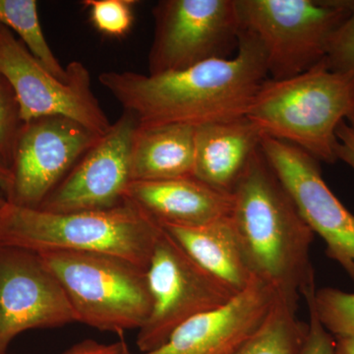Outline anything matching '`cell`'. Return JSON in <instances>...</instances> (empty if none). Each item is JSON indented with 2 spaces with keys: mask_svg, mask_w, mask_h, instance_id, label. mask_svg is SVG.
<instances>
[{
  "mask_svg": "<svg viewBox=\"0 0 354 354\" xmlns=\"http://www.w3.org/2000/svg\"><path fill=\"white\" fill-rule=\"evenodd\" d=\"M102 136L64 116L24 122L14 149L6 201L39 209Z\"/></svg>",
  "mask_w": 354,
  "mask_h": 354,
  "instance_id": "cell-10",
  "label": "cell"
},
{
  "mask_svg": "<svg viewBox=\"0 0 354 354\" xmlns=\"http://www.w3.org/2000/svg\"><path fill=\"white\" fill-rule=\"evenodd\" d=\"M306 302L309 310L308 330L299 354H337L335 337L324 328L311 302Z\"/></svg>",
  "mask_w": 354,
  "mask_h": 354,
  "instance_id": "cell-25",
  "label": "cell"
},
{
  "mask_svg": "<svg viewBox=\"0 0 354 354\" xmlns=\"http://www.w3.org/2000/svg\"><path fill=\"white\" fill-rule=\"evenodd\" d=\"M304 297L313 305L319 320L333 337H354V293L313 288Z\"/></svg>",
  "mask_w": 354,
  "mask_h": 354,
  "instance_id": "cell-21",
  "label": "cell"
},
{
  "mask_svg": "<svg viewBox=\"0 0 354 354\" xmlns=\"http://www.w3.org/2000/svg\"><path fill=\"white\" fill-rule=\"evenodd\" d=\"M194 162L195 127L183 124L138 127L132 147V181L192 177Z\"/></svg>",
  "mask_w": 354,
  "mask_h": 354,
  "instance_id": "cell-18",
  "label": "cell"
},
{
  "mask_svg": "<svg viewBox=\"0 0 354 354\" xmlns=\"http://www.w3.org/2000/svg\"><path fill=\"white\" fill-rule=\"evenodd\" d=\"M65 68L66 82L50 73L10 30L0 25V72L15 92L23 121L64 116L106 134L111 122L93 93L87 67L75 60Z\"/></svg>",
  "mask_w": 354,
  "mask_h": 354,
  "instance_id": "cell-9",
  "label": "cell"
},
{
  "mask_svg": "<svg viewBox=\"0 0 354 354\" xmlns=\"http://www.w3.org/2000/svg\"><path fill=\"white\" fill-rule=\"evenodd\" d=\"M146 276L152 308L137 334L140 353L158 348L179 326L221 308L239 295L203 269L165 230Z\"/></svg>",
  "mask_w": 354,
  "mask_h": 354,
  "instance_id": "cell-7",
  "label": "cell"
},
{
  "mask_svg": "<svg viewBox=\"0 0 354 354\" xmlns=\"http://www.w3.org/2000/svg\"><path fill=\"white\" fill-rule=\"evenodd\" d=\"M82 3L93 26L102 34L120 38L131 29L135 0H85Z\"/></svg>",
  "mask_w": 354,
  "mask_h": 354,
  "instance_id": "cell-22",
  "label": "cell"
},
{
  "mask_svg": "<svg viewBox=\"0 0 354 354\" xmlns=\"http://www.w3.org/2000/svg\"><path fill=\"white\" fill-rule=\"evenodd\" d=\"M162 225L125 202L113 209L50 213L6 202L0 216V244L37 253L50 251L113 256L147 270Z\"/></svg>",
  "mask_w": 354,
  "mask_h": 354,
  "instance_id": "cell-3",
  "label": "cell"
},
{
  "mask_svg": "<svg viewBox=\"0 0 354 354\" xmlns=\"http://www.w3.org/2000/svg\"><path fill=\"white\" fill-rule=\"evenodd\" d=\"M0 25L17 34L26 48L50 73L64 82L68 81V72L59 64L44 37L38 2L0 0Z\"/></svg>",
  "mask_w": 354,
  "mask_h": 354,
  "instance_id": "cell-20",
  "label": "cell"
},
{
  "mask_svg": "<svg viewBox=\"0 0 354 354\" xmlns=\"http://www.w3.org/2000/svg\"><path fill=\"white\" fill-rule=\"evenodd\" d=\"M274 301L272 288L256 279L225 306L179 326L158 348L128 354H234L259 328Z\"/></svg>",
  "mask_w": 354,
  "mask_h": 354,
  "instance_id": "cell-14",
  "label": "cell"
},
{
  "mask_svg": "<svg viewBox=\"0 0 354 354\" xmlns=\"http://www.w3.org/2000/svg\"><path fill=\"white\" fill-rule=\"evenodd\" d=\"M6 199L4 195L0 192V216H1L2 209H3L4 204H6Z\"/></svg>",
  "mask_w": 354,
  "mask_h": 354,
  "instance_id": "cell-30",
  "label": "cell"
},
{
  "mask_svg": "<svg viewBox=\"0 0 354 354\" xmlns=\"http://www.w3.org/2000/svg\"><path fill=\"white\" fill-rule=\"evenodd\" d=\"M209 274L241 293L256 279L232 218L199 227H162Z\"/></svg>",
  "mask_w": 354,
  "mask_h": 354,
  "instance_id": "cell-17",
  "label": "cell"
},
{
  "mask_svg": "<svg viewBox=\"0 0 354 354\" xmlns=\"http://www.w3.org/2000/svg\"><path fill=\"white\" fill-rule=\"evenodd\" d=\"M337 354H354V337H335Z\"/></svg>",
  "mask_w": 354,
  "mask_h": 354,
  "instance_id": "cell-29",
  "label": "cell"
},
{
  "mask_svg": "<svg viewBox=\"0 0 354 354\" xmlns=\"http://www.w3.org/2000/svg\"><path fill=\"white\" fill-rule=\"evenodd\" d=\"M232 194L230 216L254 276L272 288L277 299L297 311L299 298L315 288L310 261L315 234L261 147Z\"/></svg>",
  "mask_w": 354,
  "mask_h": 354,
  "instance_id": "cell-2",
  "label": "cell"
},
{
  "mask_svg": "<svg viewBox=\"0 0 354 354\" xmlns=\"http://www.w3.org/2000/svg\"><path fill=\"white\" fill-rule=\"evenodd\" d=\"M264 136L301 149L319 162H337V130L354 127V73L325 62L299 75L263 82L246 113Z\"/></svg>",
  "mask_w": 354,
  "mask_h": 354,
  "instance_id": "cell-4",
  "label": "cell"
},
{
  "mask_svg": "<svg viewBox=\"0 0 354 354\" xmlns=\"http://www.w3.org/2000/svg\"><path fill=\"white\" fill-rule=\"evenodd\" d=\"M129 351L124 342L102 344L94 339H85L74 344L64 354H128Z\"/></svg>",
  "mask_w": 354,
  "mask_h": 354,
  "instance_id": "cell-26",
  "label": "cell"
},
{
  "mask_svg": "<svg viewBox=\"0 0 354 354\" xmlns=\"http://www.w3.org/2000/svg\"><path fill=\"white\" fill-rule=\"evenodd\" d=\"M11 179L12 176H11L10 167L0 158V192L4 195V197L10 189Z\"/></svg>",
  "mask_w": 354,
  "mask_h": 354,
  "instance_id": "cell-28",
  "label": "cell"
},
{
  "mask_svg": "<svg viewBox=\"0 0 354 354\" xmlns=\"http://www.w3.org/2000/svg\"><path fill=\"white\" fill-rule=\"evenodd\" d=\"M138 127L137 118L123 111L39 209L64 214L124 204L132 183V147Z\"/></svg>",
  "mask_w": 354,
  "mask_h": 354,
  "instance_id": "cell-13",
  "label": "cell"
},
{
  "mask_svg": "<svg viewBox=\"0 0 354 354\" xmlns=\"http://www.w3.org/2000/svg\"><path fill=\"white\" fill-rule=\"evenodd\" d=\"M268 78L264 50L245 31H241L234 57L216 58L157 75L131 71L99 75L100 84L123 111L137 118L140 127H198L241 118Z\"/></svg>",
  "mask_w": 354,
  "mask_h": 354,
  "instance_id": "cell-1",
  "label": "cell"
},
{
  "mask_svg": "<svg viewBox=\"0 0 354 354\" xmlns=\"http://www.w3.org/2000/svg\"><path fill=\"white\" fill-rule=\"evenodd\" d=\"M23 124L24 121L15 92L0 72V158L9 167Z\"/></svg>",
  "mask_w": 354,
  "mask_h": 354,
  "instance_id": "cell-23",
  "label": "cell"
},
{
  "mask_svg": "<svg viewBox=\"0 0 354 354\" xmlns=\"http://www.w3.org/2000/svg\"><path fill=\"white\" fill-rule=\"evenodd\" d=\"M125 202L138 207L162 227H199L230 216L232 194L192 176L132 181Z\"/></svg>",
  "mask_w": 354,
  "mask_h": 354,
  "instance_id": "cell-15",
  "label": "cell"
},
{
  "mask_svg": "<svg viewBox=\"0 0 354 354\" xmlns=\"http://www.w3.org/2000/svg\"><path fill=\"white\" fill-rule=\"evenodd\" d=\"M337 158L354 171V127L344 121L337 130Z\"/></svg>",
  "mask_w": 354,
  "mask_h": 354,
  "instance_id": "cell-27",
  "label": "cell"
},
{
  "mask_svg": "<svg viewBox=\"0 0 354 354\" xmlns=\"http://www.w3.org/2000/svg\"><path fill=\"white\" fill-rule=\"evenodd\" d=\"M38 254L64 288L77 322L122 335L148 320L152 298L146 270L104 254Z\"/></svg>",
  "mask_w": 354,
  "mask_h": 354,
  "instance_id": "cell-5",
  "label": "cell"
},
{
  "mask_svg": "<svg viewBox=\"0 0 354 354\" xmlns=\"http://www.w3.org/2000/svg\"><path fill=\"white\" fill-rule=\"evenodd\" d=\"M261 150L326 252L354 281V215L323 179L318 160L285 141L263 136Z\"/></svg>",
  "mask_w": 354,
  "mask_h": 354,
  "instance_id": "cell-12",
  "label": "cell"
},
{
  "mask_svg": "<svg viewBox=\"0 0 354 354\" xmlns=\"http://www.w3.org/2000/svg\"><path fill=\"white\" fill-rule=\"evenodd\" d=\"M263 136L246 115L195 127L193 176L232 194Z\"/></svg>",
  "mask_w": 354,
  "mask_h": 354,
  "instance_id": "cell-16",
  "label": "cell"
},
{
  "mask_svg": "<svg viewBox=\"0 0 354 354\" xmlns=\"http://www.w3.org/2000/svg\"><path fill=\"white\" fill-rule=\"evenodd\" d=\"M324 62L332 71L354 73V0L348 17L330 39Z\"/></svg>",
  "mask_w": 354,
  "mask_h": 354,
  "instance_id": "cell-24",
  "label": "cell"
},
{
  "mask_svg": "<svg viewBox=\"0 0 354 354\" xmlns=\"http://www.w3.org/2000/svg\"><path fill=\"white\" fill-rule=\"evenodd\" d=\"M75 322L64 288L41 256L0 244V354L26 330Z\"/></svg>",
  "mask_w": 354,
  "mask_h": 354,
  "instance_id": "cell-11",
  "label": "cell"
},
{
  "mask_svg": "<svg viewBox=\"0 0 354 354\" xmlns=\"http://www.w3.org/2000/svg\"><path fill=\"white\" fill-rule=\"evenodd\" d=\"M242 31L259 41L268 77L291 78L322 62L351 0H235Z\"/></svg>",
  "mask_w": 354,
  "mask_h": 354,
  "instance_id": "cell-6",
  "label": "cell"
},
{
  "mask_svg": "<svg viewBox=\"0 0 354 354\" xmlns=\"http://www.w3.org/2000/svg\"><path fill=\"white\" fill-rule=\"evenodd\" d=\"M307 330L297 311L276 298L259 328L234 354H299Z\"/></svg>",
  "mask_w": 354,
  "mask_h": 354,
  "instance_id": "cell-19",
  "label": "cell"
},
{
  "mask_svg": "<svg viewBox=\"0 0 354 354\" xmlns=\"http://www.w3.org/2000/svg\"><path fill=\"white\" fill-rule=\"evenodd\" d=\"M153 16L151 75L230 58L239 48L242 29L235 0H160Z\"/></svg>",
  "mask_w": 354,
  "mask_h": 354,
  "instance_id": "cell-8",
  "label": "cell"
}]
</instances>
